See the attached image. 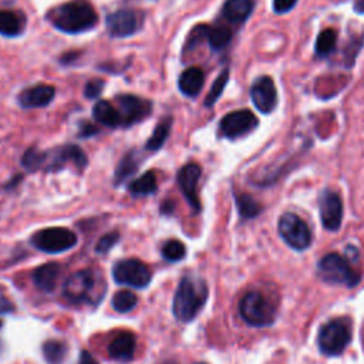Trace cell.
<instances>
[{"mask_svg": "<svg viewBox=\"0 0 364 364\" xmlns=\"http://www.w3.org/2000/svg\"><path fill=\"white\" fill-rule=\"evenodd\" d=\"M102 283H98V276L92 270H80L71 274L63 287L64 296L73 303H98L102 291H98Z\"/></svg>", "mask_w": 364, "mask_h": 364, "instance_id": "cell-5", "label": "cell"}, {"mask_svg": "<svg viewBox=\"0 0 364 364\" xmlns=\"http://www.w3.org/2000/svg\"><path fill=\"white\" fill-rule=\"evenodd\" d=\"M253 11V0H226L222 9L223 17L230 23H243Z\"/></svg>", "mask_w": 364, "mask_h": 364, "instance_id": "cell-21", "label": "cell"}, {"mask_svg": "<svg viewBox=\"0 0 364 364\" xmlns=\"http://www.w3.org/2000/svg\"><path fill=\"white\" fill-rule=\"evenodd\" d=\"M173 210V203L172 202H165V203H162V206H161V212L162 213H171Z\"/></svg>", "mask_w": 364, "mask_h": 364, "instance_id": "cell-42", "label": "cell"}, {"mask_svg": "<svg viewBox=\"0 0 364 364\" xmlns=\"http://www.w3.org/2000/svg\"><path fill=\"white\" fill-rule=\"evenodd\" d=\"M104 80L101 78H94V80H90L87 84H85V88H84V94L87 98H98L104 90Z\"/></svg>", "mask_w": 364, "mask_h": 364, "instance_id": "cell-36", "label": "cell"}, {"mask_svg": "<svg viewBox=\"0 0 364 364\" xmlns=\"http://www.w3.org/2000/svg\"><path fill=\"white\" fill-rule=\"evenodd\" d=\"M205 82V74L199 67H189L186 68L178 80V88L179 91L186 97H196Z\"/></svg>", "mask_w": 364, "mask_h": 364, "instance_id": "cell-19", "label": "cell"}, {"mask_svg": "<svg viewBox=\"0 0 364 364\" xmlns=\"http://www.w3.org/2000/svg\"><path fill=\"white\" fill-rule=\"evenodd\" d=\"M44 159H46V152L31 148V149H27V151H26V154H24L21 162H23V165H24L28 171H36V169L43 168Z\"/></svg>", "mask_w": 364, "mask_h": 364, "instance_id": "cell-34", "label": "cell"}, {"mask_svg": "<svg viewBox=\"0 0 364 364\" xmlns=\"http://www.w3.org/2000/svg\"><path fill=\"white\" fill-rule=\"evenodd\" d=\"M14 310V304L7 299V296H4L0 291V314L3 313H10Z\"/></svg>", "mask_w": 364, "mask_h": 364, "instance_id": "cell-38", "label": "cell"}, {"mask_svg": "<svg viewBox=\"0 0 364 364\" xmlns=\"http://www.w3.org/2000/svg\"><path fill=\"white\" fill-rule=\"evenodd\" d=\"M78 364H98V361L91 355V353H90V351L82 350V351H81V354H80Z\"/></svg>", "mask_w": 364, "mask_h": 364, "instance_id": "cell-40", "label": "cell"}, {"mask_svg": "<svg viewBox=\"0 0 364 364\" xmlns=\"http://www.w3.org/2000/svg\"><path fill=\"white\" fill-rule=\"evenodd\" d=\"M185 255H186L185 245L176 239L168 240L162 247V256L168 262H179L185 257Z\"/></svg>", "mask_w": 364, "mask_h": 364, "instance_id": "cell-33", "label": "cell"}, {"mask_svg": "<svg viewBox=\"0 0 364 364\" xmlns=\"http://www.w3.org/2000/svg\"><path fill=\"white\" fill-rule=\"evenodd\" d=\"M196 364H203V363H196Z\"/></svg>", "mask_w": 364, "mask_h": 364, "instance_id": "cell-44", "label": "cell"}, {"mask_svg": "<svg viewBox=\"0 0 364 364\" xmlns=\"http://www.w3.org/2000/svg\"><path fill=\"white\" fill-rule=\"evenodd\" d=\"M138 158L135 152H128L118 164L117 169H115V185L122 183L125 179H128L129 176H132L136 169H138Z\"/></svg>", "mask_w": 364, "mask_h": 364, "instance_id": "cell-28", "label": "cell"}, {"mask_svg": "<svg viewBox=\"0 0 364 364\" xmlns=\"http://www.w3.org/2000/svg\"><path fill=\"white\" fill-rule=\"evenodd\" d=\"M60 266L57 263H47L40 266L38 269H36L33 279L36 286L41 290V291H51L54 290L58 276H60Z\"/></svg>", "mask_w": 364, "mask_h": 364, "instance_id": "cell-22", "label": "cell"}, {"mask_svg": "<svg viewBox=\"0 0 364 364\" xmlns=\"http://www.w3.org/2000/svg\"><path fill=\"white\" fill-rule=\"evenodd\" d=\"M250 98L262 114H270L277 105V90L273 80L267 75L256 78L250 87Z\"/></svg>", "mask_w": 364, "mask_h": 364, "instance_id": "cell-14", "label": "cell"}, {"mask_svg": "<svg viewBox=\"0 0 364 364\" xmlns=\"http://www.w3.org/2000/svg\"><path fill=\"white\" fill-rule=\"evenodd\" d=\"M107 28L112 37H128L138 30V18L131 10H118L107 17Z\"/></svg>", "mask_w": 364, "mask_h": 364, "instance_id": "cell-16", "label": "cell"}, {"mask_svg": "<svg viewBox=\"0 0 364 364\" xmlns=\"http://www.w3.org/2000/svg\"><path fill=\"white\" fill-rule=\"evenodd\" d=\"M119 240V235L117 233V232H111V233H107V235H104L100 240H98V243L95 245V252L97 253H107V252H109L114 246H115V243Z\"/></svg>", "mask_w": 364, "mask_h": 364, "instance_id": "cell-35", "label": "cell"}, {"mask_svg": "<svg viewBox=\"0 0 364 364\" xmlns=\"http://www.w3.org/2000/svg\"><path fill=\"white\" fill-rule=\"evenodd\" d=\"M297 0H273V10L277 14H284L296 6Z\"/></svg>", "mask_w": 364, "mask_h": 364, "instance_id": "cell-37", "label": "cell"}, {"mask_svg": "<svg viewBox=\"0 0 364 364\" xmlns=\"http://www.w3.org/2000/svg\"><path fill=\"white\" fill-rule=\"evenodd\" d=\"M135 336L129 331L118 333L108 346V354L118 361H129L135 353Z\"/></svg>", "mask_w": 364, "mask_h": 364, "instance_id": "cell-18", "label": "cell"}, {"mask_svg": "<svg viewBox=\"0 0 364 364\" xmlns=\"http://www.w3.org/2000/svg\"><path fill=\"white\" fill-rule=\"evenodd\" d=\"M236 205H237V210H239L240 216L245 219L255 218L262 210L260 203L256 202L250 195H246V193H240L236 196Z\"/></svg>", "mask_w": 364, "mask_h": 364, "instance_id": "cell-30", "label": "cell"}, {"mask_svg": "<svg viewBox=\"0 0 364 364\" xmlns=\"http://www.w3.org/2000/svg\"><path fill=\"white\" fill-rule=\"evenodd\" d=\"M205 38L208 40L212 50H222L229 44V41L232 38V31L226 27H208L206 26Z\"/></svg>", "mask_w": 364, "mask_h": 364, "instance_id": "cell-27", "label": "cell"}, {"mask_svg": "<svg viewBox=\"0 0 364 364\" xmlns=\"http://www.w3.org/2000/svg\"><path fill=\"white\" fill-rule=\"evenodd\" d=\"M277 230L280 237L294 250L301 252L311 245V230L296 213H283L279 219Z\"/></svg>", "mask_w": 364, "mask_h": 364, "instance_id": "cell-7", "label": "cell"}, {"mask_svg": "<svg viewBox=\"0 0 364 364\" xmlns=\"http://www.w3.org/2000/svg\"><path fill=\"white\" fill-rule=\"evenodd\" d=\"M208 284L196 274H186L181 279L173 296V316L183 323L196 317L208 300Z\"/></svg>", "mask_w": 364, "mask_h": 364, "instance_id": "cell-1", "label": "cell"}, {"mask_svg": "<svg viewBox=\"0 0 364 364\" xmlns=\"http://www.w3.org/2000/svg\"><path fill=\"white\" fill-rule=\"evenodd\" d=\"M43 354L48 364H60L67 354V346L58 340H48L43 346Z\"/></svg>", "mask_w": 364, "mask_h": 364, "instance_id": "cell-29", "label": "cell"}, {"mask_svg": "<svg viewBox=\"0 0 364 364\" xmlns=\"http://www.w3.org/2000/svg\"><path fill=\"white\" fill-rule=\"evenodd\" d=\"M336 44H337L336 30L326 28L317 36L316 44H314V51L318 57H327L334 51Z\"/></svg>", "mask_w": 364, "mask_h": 364, "instance_id": "cell-26", "label": "cell"}, {"mask_svg": "<svg viewBox=\"0 0 364 364\" xmlns=\"http://www.w3.org/2000/svg\"><path fill=\"white\" fill-rule=\"evenodd\" d=\"M36 249L46 253H60L75 246L77 236L67 228H47L36 232L31 237Z\"/></svg>", "mask_w": 364, "mask_h": 364, "instance_id": "cell-8", "label": "cell"}, {"mask_svg": "<svg viewBox=\"0 0 364 364\" xmlns=\"http://www.w3.org/2000/svg\"><path fill=\"white\" fill-rule=\"evenodd\" d=\"M171 127H172V118L171 117L162 118V121L155 127L151 138L146 141L145 148L148 151H158L165 144V141L169 135Z\"/></svg>", "mask_w": 364, "mask_h": 364, "instance_id": "cell-25", "label": "cell"}, {"mask_svg": "<svg viewBox=\"0 0 364 364\" xmlns=\"http://www.w3.org/2000/svg\"><path fill=\"white\" fill-rule=\"evenodd\" d=\"M317 273L321 280L333 284L354 287L360 283V273L351 266L350 260L338 253H328L317 263Z\"/></svg>", "mask_w": 364, "mask_h": 364, "instance_id": "cell-3", "label": "cell"}, {"mask_svg": "<svg viewBox=\"0 0 364 364\" xmlns=\"http://www.w3.org/2000/svg\"><path fill=\"white\" fill-rule=\"evenodd\" d=\"M138 303L136 296L129 290H119L112 297V307L118 313H128L131 311Z\"/></svg>", "mask_w": 364, "mask_h": 364, "instance_id": "cell-31", "label": "cell"}, {"mask_svg": "<svg viewBox=\"0 0 364 364\" xmlns=\"http://www.w3.org/2000/svg\"><path fill=\"white\" fill-rule=\"evenodd\" d=\"M67 162H73L78 168H85L88 159L80 146L65 145V146H60L54 151L46 152L43 169L54 172V171L61 169Z\"/></svg>", "mask_w": 364, "mask_h": 364, "instance_id": "cell-12", "label": "cell"}, {"mask_svg": "<svg viewBox=\"0 0 364 364\" xmlns=\"http://www.w3.org/2000/svg\"><path fill=\"white\" fill-rule=\"evenodd\" d=\"M115 101L118 104V111L121 115V127H131L144 118H146L151 114L152 104L148 100L139 98L136 95H118L115 97Z\"/></svg>", "mask_w": 364, "mask_h": 364, "instance_id": "cell-11", "label": "cell"}, {"mask_svg": "<svg viewBox=\"0 0 364 364\" xmlns=\"http://www.w3.org/2000/svg\"><path fill=\"white\" fill-rule=\"evenodd\" d=\"M112 277L118 284L142 289L149 284L152 274L148 266L141 260L124 259L114 264Z\"/></svg>", "mask_w": 364, "mask_h": 364, "instance_id": "cell-9", "label": "cell"}, {"mask_svg": "<svg viewBox=\"0 0 364 364\" xmlns=\"http://www.w3.org/2000/svg\"><path fill=\"white\" fill-rule=\"evenodd\" d=\"M1 326H3V323H1V321H0V328H1Z\"/></svg>", "mask_w": 364, "mask_h": 364, "instance_id": "cell-43", "label": "cell"}, {"mask_svg": "<svg viewBox=\"0 0 364 364\" xmlns=\"http://www.w3.org/2000/svg\"><path fill=\"white\" fill-rule=\"evenodd\" d=\"M55 90L48 84H37L31 88H26L18 95V104L23 108H41L47 107L54 98Z\"/></svg>", "mask_w": 364, "mask_h": 364, "instance_id": "cell-17", "label": "cell"}, {"mask_svg": "<svg viewBox=\"0 0 364 364\" xmlns=\"http://www.w3.org/2000/svg\"><path fill=\"white\" fill-rule=\"evenodd\" d=\"M320 219L324 229L336 232L343 220V202L338 193L333 191H323L318 198Z\"/></svg>", "mask_w": 364, "mask_h": 364, "instance_id": "cell-13", "label": "cell"}, {"mask_svg": "<svg viewBox=\"0 0 364 364\" xmlns=\"http://www.w3.org/2000/svg\"><path fill=\"white\" fill-rule=\"evenodd\" d=\"M200 166L195 162H189L186 165H183L179 172H178V185L183 193V196L186 198L188 203L192 206L193 210H200V203H199V198L196 193V183L200 178Z\"/></svg>", "mask_w": 364, "mask_h": 364, "instance_id": "cell-15", "label": "cell"}, {"mask_svg": "<svg viewBox=\"0 0 364 364\" xmlns=\"http://www.w3.org/2000/svg\"><path fill=\"white\" fill-rule=\"evenodd\" d=\"M26 27V16L20 11L1 10L0 11V34L6 37H17Z\"/></svg>", "mask_w": 364, "mask_h": 364, "instance_id": "cell-20", "label": "cell"}, {"mask_svg": "<svg viewBox=\"0 0 364 364\" xmlns=\"http://www.w3.org/2000/svg\"><path fill=\"white\" fill-rule=\"evenodd\" d=\"M156 175L152 171L145 172L142 176L132 181L128 186V191L132 196H146L156 192Z\"/></svg>", "mask_w": 364, "mask_h": 364, "instance_id": "cell-24", "label": "cell"}, {"mask_svg": "<svg viewBox=\"0 0 364 364\" xmlns=\"http://www.w3.org/2000/svg\"><path fill=\"white\" fill-rule=\"evenodd\" d=\"M97 132H98V129H97L94 125H91V124H84V125H81L78 135H80L81 138H87V136H91V135H94V134H97Z\"/></svg>", "mask_w": 364, "mask_h": 364, "instance_id": "cell-39", "label": "cell"}, {"mask_svg": "<svg viewBox=\"0 0 364 364\" xmlns=\"http://www.w3.org/2000/svg\"><path fill=\"white\" fill-rule=\"evenodd\" d=\"M53 26L68 34H78L91 30L97 21L98 14L87 0H73L57 7L50 17Z\"/></svg>", "mask_w": 364, "mask_h": 364, "instance_id": "cell-2", "label": "cell"}, {"mask_svg": "<svg viewBox=\"0 0 364 364\" xmlns=\"http://www.w3.org/2000/svg\"><path fill=\"white\" fill-rule=\"evenodd\" d=\"M92 117L95 121H98L100 124L109 127V128H117L121 127L122 121H121V115L117 107H114L111 102L108 101H98L94 108H92Z\"/></svg>", "mask_w": 364, "mask_h": 364, "instance_id": "cell-23", "label": "cell"}, {"mask_svg": "<svg viewBox=\"0 0 364 364\" xmlns=\"http://www.w3.org/2000/svg\"><path fill=\"white\" fill-rule=\"evenodd\" d=\"M353 9L358 14H364V0H353Z\"/></svg>", "mask_w": 364, "mask_h": 364, "instance_id": "cell-41", "label": "cell"}, {"mask_svg": "<svg viewBox=\"0 0 364 364\" xmlns=\"http://www.w3.org/2000/svg\"><path fill=\"white\" fill-rule=\"evenodd\" d=\"M351 321L347 317H336L318 330L317 344L323 354L338 355L351 341Z\"/></svg>", "mask_w": 364, "mask_h": 364, "instance_id": "cell-4", "label": "cell"}, {"mask_svg": "<svg viewBox=\"0 0 364 364\" xmlns=\"http://www.w3.org/2000/svg\"><path fill=\"white\" fill-rule=\"evenodd\" d=\"M228 80H229V70L225 68V70L218 75V78L213 81V84H212L209 92H208V95H206L205 105H206L208 108H210V107L219 100V97L222 95V92H223V90H225V87H226V84H228Z\"/></svg>", "mask_w": 364, "mask_h": 364, "instance_id": "cell-32", "label": "cell"}, {"mask_svg": "<svg viewBox=\"0 0 364 364\" xmlns=\"http://www.w3.org/2000/svg\"><path fill=\"white\" fill-rule=\"evenodd\" d=\"M240 317L253 327H266L274 321L276 307L257 290L247 291L239 303Z\"/></svg>", "mask_w": 364, "mask_h": 364, "instance_id": "cell-6", "label": "cell"}, {"mask_svg": "<svg viewBox=\"0 0 364 364\" xmlns=\"http://www.w3.org/2000/svg\"><path fill=\"white\" fill-rule=\"evenodd\" d=\"M259 121L249 109H239L226 114L219 124L220 135L228 139L240 138L257 127Z\"/></svg>", "mask_w": 364, "mask_h": 364, "instance_id": "cell-10", "label": "cell"}]
</instances>
